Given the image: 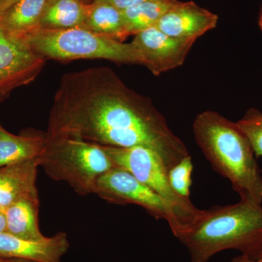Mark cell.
<instances>
[{
    "label": "cell",
    "mask_w": 262,
    "mask_h": 262,
    "mask_svg": "<svg viewBox=\"0 0 262 262\" xmlns=\"http://www.w3.org/2000/svg\"><path fill=\"white\" fill-rule=\"evenodd\" d=\"M46 136L102 146H144L159 155L168 171L189 155L151 99L127 87L106 67L62 77Z\"/></svg>",
    "instance_id": "6da1fadb"
},
{
    "label": "cell",
    "mask_w": 262,
    "mask_h": 262,
    "mask_svg": "<svg viewBox=\"0 0 262 262\" xmlns=\"http://www.w3.org/2000/svg\"><path fill=\"white\" fill-rule=\"evenodd\" d=\"M198 145L213 170L228 179L241 200L262 204V173L252 146L236 122L214 111L193 122Z\"/></svg>",
    "instance_id": "7a4b0ae2"
},
{
    "label": "cell",
    "mask_w": 262,
    "mask_h": 262,
    "mask_svg": "<svg viewBox=\"0 0 262 262\" xmlns=\"http://www.w3.org/2000/svg\"><path fill=\"white\" fill-rule=\"evenodd\" d=\"M179 241L190 255L189 262H208L226 250L262 258V206L241 200L235 204L203 210L201 216Z\"/></svg>",
    "instance_id": "3957f363"
},
{
    "label": "cell",
    "mask_w": 262,
    "mask_h": 262,
    "mask_svg": "<svg viewBox=\"0 0 262 262\" xmlns=\"http://www.w3.org/2000/svg\"><path fill=\"white\" fill-rule=\"evenodd\" d=\"M23 36L33 50L45 59H106L144 65L141 53L132 42L124 43L84 27L38 28Z\"/></svg>",
    "instance_id": "277c9868"
},
{
    "label": "cell",
    "mask_w": 262,
    "mask_h": 262,
    "mask_svg": "<svg viewBox=\"0 0 262 262\" xmlns=\"http://www.w3.org/2000/svg\"><path fill=\"white\" fill-rule=\"evenodd\" d=\"M37 163L50 178L67 183L80 196L94 194L98 179L116 166L102 146L68 139H47Z\"/></svg>",
    "instance_id": "5b68a950"
},
{
    "label": "cell",
    "mask_w": 262,
    "mask_h": 262,
    "mask_svg": "<svg viewBox=\"0 0 262 262\" xmlns=\"http://www.w3.org/2000/svg\"><path fill=\"white\" fill-rule=\"evenodd\" d=\"M102 148L115 165L130 172L138 180L175 207L185 227V235L201 216L203 210L198 209L190 199L182 198L173 190L169 181L168 170L159 155L144 146Z\"/></svg>",
    "instance_id": "8992f818"
},
{
    "label": "cell",
    "mask_w": 262,
    "mask_h": 262,
    "mask_svg": "<svg viewBox=\"0 0 262 262\" xmlns=\"http://www.w3.org/2000/svg\"><path fill=\"white\" fill-rule=\"evenodd\" d=\"M94 194L108 203L141 207L156 220L166 221L179 239L185 234V227L175 207L120 167L116 165L98 179Z\"/></svg>",
    "instance_id": "52a82bcc"
},
{
    "label": "cell",
    "mask_w": 262,
    "mask_h": 262,
    "mask_svg": "<svg viewBox=\"0 0 262 262\" xmlns=\"http://www.w3.org/2000/svg\"><path fill=\"white\" fill-rule=\"evenodd\" d=\"M45 58L33 50L23 35L0 24V101L37 78Z\"/></svg>",
    "instance_id": "ba28073f"
},
{
    "label": "cell",
    "mask_w": 262,
    "mask_h": 262,
    "mask_svg": "<svg viewBox=\"0 0 262 262\" xmlns=\"http://www.w3.org/2000/svg\"><path fill=\"white\" fill-rule=\"evenodd\" d=\"M194 42L170 37L152 27L137 33L131 42L141 53L144 66L158 76L182 66Z\"/></svg>",
    "instance_id": "9c48e42d"
},
{
    "label": "cell",
    "mask_w": 262,
    "mask_h": 262,
    "mask_svg": "<svg viewBox=\"0 0 262 262\" xmlns=\"http://www.w3.org/2000/svg\"><path fill=\"white\" fill-rule=\"evenodd\" d=\"M218 15L194 2L174 5L155 26L161 32L177 39H196L216 27Z\"/></svg>",
    "instance_id": "30bf717a"
},
{
    "label": "cell",
    "mask_w": 262,
    "mask_h": 262,
    "mask_svg": "<svg viewBox=\"0 0 262 262\" xmlns=\"http://www.w3.org/2000/svg\"><path fill=\"white\" fill-rule=\"evenodd\" d=\"M70 247L67 234L58 232L39 241H27L0 233V257L21 258L37 262H61Z\"/></svg>",
    "instance_id": "8fae6325"
},
{
    "label": "cell",
    "mask_w": 262,
    "mask_h": 262,
    "mask_svg": "<svg viewBox=\"0 0 262 262\" xmlns=\"http://www.w3.org/2000/svg\"><path fill=\"white\" fill-rule=\"evenodd\" d=\"M37 159L0 167V208L4 210L14 202L37 196Z\"/></svg>",
    "instance_id": "7c38bea8"
},
{
    "label": "cell",
    "mask_w": 262,
    "mask_h": 262,
    "mask_svg": "<svg viewBox=\"0 0 262 262\" xmlns=\"http://www.w3.org/2000/svg\"><path fill=\"white\" fill-rule=\"evenodd\" d=\"M39 196L21 198L5 208L7 233L27 241L46 238L39 226Z\"/></svg>",
    "instance_id": "4fadbf2b"
},
{
    "label": "cell",
    "mask_w": 262,
    "mask_h": 262,
    "mask_svg": "<svg viewBox=\"0 0 262 262\" xmlns=\"http://www.w3.org/2000/svg\"><path fill=\"white\" fill-rule=\"evenodd\" d=\"M46 142V134L27 131L14 135L5 130L0 123V167L37 159Z\"/></svg>",
    "instance_id": "5bb4252c"
},
{
    "label": "cell",
    "mask_w": 262,
    "mask_h": 262,
    "mask_svg": "<svg viewBox=\"0 0 262 262\" xmlns=\"http://www.w3.org/2000/svg\"><path fill=\"white\" fill-rule=\"evenodd\" d=\"M50 5L49 0H18L0 15V24L15 34H27L39 28Z\"/></svg>",
    "instance_id": "9a60e30c"
},
{
    "label": "cell",
    "mask_w": 262,
    "mask_h": 262,
    "mask_svg": "<svg viewBox=\"0 0 262 262\" xmlns=\"http://www.w3.org/2000/svg\"><path fill=\"white\" fill-rule=\"evenodd\" d=\"M84 28L122 41L127 37L122 13L106 0H93L89 4Z\"/></svg>",
    "instance_id": "2e32d148"
},
{
    "label": "cell",
    "mask_w": 262,
    "mask_h": 262,
    "mask_svg": "<svg viewBox=\"0 0 262 262\" xmlns=\"http://www.w3.org/2000/svg\"><path fill=\"white\" fill-rule=\"evenodd\" d=\"M89 4L82 0H56L51 3L39 28L67 29L83 27Z\"/></svg>",
    "instance_id": "e0dca14e"
},
{
    "label": "cell",
    "mask_w": 262,
    "mask_h": 262,
    "mask_svg": "<svg viewBox=\"0 0 262 262\" xmlns=\"http://www.w3.org/2000/svg\"><path fill=\"white\" fill-rule=\"evenodd\" d=\"M178 0H150L121 12L122 22L127 35L137 34L155 27L160 18Z\"/></svg>",
    "instance_id": "ac0fdd59"
},
{
    "label": "cell",
    "mask_w": 262,
    "mask_h": 262,
    "mask_svg": "<svg viewBox=\"0 0 262 262\" xmlns=\"http://www.w3.org/2000/svg\"><path fill=\"white\" fill-rule=\"evenodd\" d=\"M236 124L249 139L256 158L262 157V113L250 108Z\"/></svg>",
    "instance_id": "d6986e66"
},
{
    "label": "cell",
    "mask_w": 262,
    "mask_h": 262,
    "mask_svg": "<svg viewBox=\"0 0 262 262\" xmlns=\"http://www.w3.org/2000/svg\"><path fill=\"white\" fill-rule=\"evenodd\" d=\"M193 163L190 155L183 158L168 171L170 185L179 196L189 199L192 186Z\"/></svg>",
    "instance_id": "ffe728a7"
},
{
    "label": "cell",
    "mask_w": 262,
    "mask_h": 262,
    "mask_svg": "<svg viewBox=\"0 0 262 262\" xmlns=\"http://www.w3.org/2000/svg\"><path fill=\"white\" fill-rule=\"evenodd\" d=\"M108 3L120 10V12L128 9L131 7L135 6L136 5L141 4L144 2L150 1V0H106Z\"/></svg>",
    "instance_id": "44dd1931"
},
{
    "label": "cell",
    "mask_w": 262,
    "mask_h": 262,
    "mask_svg": "<svg viewBox=\"0 0 262 262\" xmlns=\"http://www.w3.org/2000/svg\"><path fill=\"white\" fill-rule=\"evenodd\" d=\"M18 0H0V15L9 9Z\"/></svg>",
    "instance_id": "7402d4cb"
},
{
    "label": "cell",
    "mask_w": 262,
    "mask_h": 262,
    "mask_svg": "<svg viewBox=\"0 0 262 262\" xmlns=\"http://www.w3.org/2000/svg\"><path fill=\"white\" fill-rule=\"evenodd\" d=\"M7 232L6 216L5 211L0 208V233Z\"/></svg>",
    "instance_id": "603a6c76"
},
{
    "label": "cell",
    "mask_w": 262,
    "mask_h": 262,
    "mask_svg": "<svg viewBox=\"0 0 262 262\" xmlns=\"http://www.w3.org/2000/svg\"><path fill=\"white\" fill-rule=\"evenodd\" d=\"M230 262H262V258L259 259H253L248 257V256H243V255H239L237 257L232 258V261Z\"/></svg>",
    "instance_id": "cb8c5ba5"
},
{
    "label": "cell",
    "mask_w": 262,
    "mask_h": 262,
    "mask_svg": "<svg viewBox=\"0 0 262 262\" xmlns=\"http://www.w3.org/2000/svg\"><path fill=\"white\" fill-rule=\"evenodd\" d=\"M9 262H37L31 261V260L21 259V258H10Z\"/></svg>",
    "instance_id": "d4e9b609"
},
{
    "label": "cell",
    "mask_w": 262,
    "mask_h": 262,
    "mask_svg": "<svg viewBox=\"0 0 262 262\" xmlns=\"http://www.w3.org/2000/svg\"><path fill=\"white\" fill-rule=\"evenodd\" d=\"M258 25H259L260 29L262 31V10L261 14H260L259 20H258Z\"/></svg>",
    "instance_id": "484cf974"
},
{
    "label": "cell",
    "mask_w": 262,
    "mask_h": 262,
    "mask_svg": "<svg viewBox=\"0 0 262 262\" xmlns=\"http://www.w3.org/2000/svg\"><path fill=\"white\" fill-rule=\"evenodd\" d=\"M10 258H3L0 257V262H9Z\"/></svg>",
    "instance_id": "4316f807"
},
{
    "label": "cell",
    "mask_w": 262,
    "mask_h": 262,
    "mask_svg": "<svg viewBox=\"0 0 262 262\" xmlns=\"http://www.w3.org/2000/svg\"><path fill=\"white\" fill-rule=\"evenodd\" d=\"M86 4H91L92 3L93 0H82Z\"/></svg>",
    "instance_id": "83f0119b"
},
{
    "label": "cell",
    "mask_w": 262,
    "mask_h": 262,
    "mask_svg": "<svg viewBox=\"0 0 262 262\" xmlns=\"http://www.w3.org/2000/svg\"><path fill=\"white\" fill-rule=\"evenodd\" d=\"M51 2V3H53V2L56 1V0H49Z\"/></svg>",
    "instance_id": "f1b7e54d"
},
{
    "label": "cell",
    "mask_w": 262,
    "mask_h": 262,
    "mask_svg": "<svg viewBox=\"0 0 262 262\" xmlns=\"http://www.w3.org/2000/svg\"><path fill=\"white\" fill-rule=\"evenodd\" d=\"M261 173H262V168H261Z\"/></svg>",
    "instance_id": "f546056e"
},
{
    "label": "cell",
    "mask_w": 262,
    "mask_h": 262,
    "mask_svg": "<svg viewBox=\"0 0 262 262\" xmlns=\"http://www.w3.org/2000/svg\"></svg>",
    "instance_id": "4dcf8cb0"
},
{
    "label": "cell",
    "mask_w": 262,
    "mask_h": 262,
    "mask_svg": "<svg viewBox=\"0 0 262 262\" xmlns=\"http://www.w3.org/2000/svg\"></svg>",
    "instance_id": "1f68e13d"
}]
</instances>
